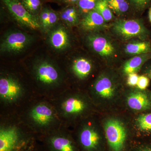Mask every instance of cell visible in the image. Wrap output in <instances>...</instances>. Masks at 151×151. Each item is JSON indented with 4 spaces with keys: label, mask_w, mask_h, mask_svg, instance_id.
I'll return each mask as SVG.
<instances>
[{
    "label": "cell",
    "mask_w": 151,
    "mask_h": 151,
    "mask_svg": "<svg viewBox=\"0 0 151 151\" xmlns=\"http://www.w3.org/2000/svg\"><path fill=\"white\" fill-rule=\"evenodd\" d=\"M112 30L120 39L123 41L137 38L140 40H149L150 31L142 22L138 19H119L113 23Z\"/></svg>",
    "instance_id": "6da1fadb"
},
{
    "label": "cell",
    "mask_w": 151,
    "mask_h": 151,
    "mask_svg": "<svg viewBox=\"0 0 151 151\" xmlns=\"http://www.w3.org/2000/svg\"><path fill=\"white\" fill-rule=\"evenodd\" d=\"M29 137L25 136L15 127L0 129V151H20L31 145Z\"/></svg>",
    "instance_id": "7a4b0ae2"
},
{
    "label": "cell",
    "mask_w": 151,
    "mask_h": 151,
    "mask_svg": "<svg viewBox=\"0 0 151 151\" xmlns=\"http://www.w3.org/2000/svg\"><path fill=\"white\" fill-rule=\"evenodd\" d=\"M15 19L22 25L35 30L40 27V20L27 9L19 0H2Z\"/></svg>",
    "instance_id": "3957f363"
},
{
    "label": "cell",
    "mask_w": 151,
    "mask_h": 151,
    "mask_svg": "<svg viewBox=\"0 0 151 151\" xmlns=\"http://www.w3.org/2000/svg\"><path fill=\"white\" fill-rule=\"evenodd\" d=\"M104 129L106 139L113 151H122L127 138V131L122 122L116 119L105 122Z\"/></svg>",
    "instance_id": "277c9868"
},
{
    "label": "cell",
    "mask_w": 151,
    "mask_h": 151,
    "mask_svg": "<svg viewBox=\"0 0 151 151\" xmlns=\"http://www.w3.org/2000/svg\"><path fill=\"white\" fill-rule=\"evenodd\" d=\"M43 139L47 151H80L73 138L65 132L50 133Z\"/></svg>",
    "instance_id": "5b68a950"
},
{
    "label": "cell",
    "mask_w": 151,
    "mask_h": 151,
    "mask_svg": "<svg viewBox=\"0 0 151 151\" xmlns=\"http://www.w3.org/2000/svg\"><path fill=\"white\" fill-rule=\"evenodd\" d=\"M87 41L92 49L103 58L111 59L116 55V46L106 36L100 34H91L87 36Z\"/></svg>",
    "instance_id": "8992f818"
},
{
    "label": "cell",
    "mask_w": 151,
    "mask_h": 151,
    "mask_svg": "<svg viewBox=\"0 0 151 151\" xmlns=\"http://www.w3.org/2000/svg\"><path fill=\"white\" fill-rule=\"evenodd\" d=\"M101 142L97 130L92 126L86 125L78 132L76 142L81 151H98Z\"/></svg>",
    "instance_id": "52a82bcc"
},
{
    "label": "cell",
    "mask_w": 151,
    "mask_h": 151,
    "mask_svg": "<svg viewBox=\"0 0 151 151\" xmlns=\"http://www.w3.org/2000/svg\"><path fill=\"white\" fill-rule=\"evenodd\" d=\"M23 92L22 85L15 78L10 76H1L0 97L5 103H14L22 97Z\"/></svg>",
    "instance_id": "ba28073f"
},
{
    "label": "cell",
    "mask_w": 151,
    "mask_h": 151,
    "mask_svg": "<svg viewBox=\"0 0 151 151\" xmlns=\"http://www.w3.org/2000/svg\"><path fill=\"white\" fill-rule=\"evenodd\" d=\"M117 84L113 76L107 73L99 76L93 86V92L96 97L104 100H109L115 97Z\"/></svg>",
    "instance_id": "9c48e42d"
},
{
    "label": "cell",
    "mask_w": 151,
    "mask_h": 151,
    "mask_svg": "<svg viewBox=\"0 0 151 151\" xmlns=\"http://www.w3.org/2000/svg\"><path fill=\"white\" fill-rule=\"evenodd\" d=\"M31 41V37L25 33L20 32L10 33L1 43V50L6 52H19L25 49Z\"/></svg>",
    "instance_id": "30bf717a"
},
{
    "label": "cell",
    "mask_w": 151,
    "mask_h": 151,
    "mask_svg": "<svg viewBox=\"0 0 151 151\" xmlns=\"http://www.w3.org/2000/svg\"><path fill=\"white\" fill-rule=\"evenodd\" d=\"M87 108V103L82 97L72 95L68 96L63 100L59 111L62 116L70 119L82 114Z\"/></svg>",
    "instance_id": "8fae6325"
},
{
    "label": "cell",
    "mask_w": 151,
    "mask_h": 151,
    "mask_svg": "<svg viewBox=\"0 0 151 151\" xmlns=\"http://www.w3.org/2000/svg\"><path fill=\"white\" fill-rule=\"evenodd\" d=\"M29 117L37 126L46 127L54 122L55 115L51 106L45 103H40L34 106L31 110Z\"/></svg>",
    "instance_id": "7c38bea8"
},
{
    "label": "cell",
    "mask_w": 151,
    "mask_h": 151,
    "mask_svg": "<svg viewBox=\"0 0 151 151\" xmlns=\"http://www.w3.org/2000/svg\"><path fill=\"white\" fill-rule=\"evenodd\" d=\"M35 73L39 82L45 86H53L59 82L60 76L56 68L46 61L40 63L36 65Z\"/></svg>",
    "instance_id": "4fadbf2b"
},
{
    "label": "cell",
    "mask_w": 151,
    "mask_h": 151,
    "mask_svg": "<svg viewBox=\"0 0 151 151\" xmlns=\"http://www.w3.org/2000/svg\"><path fill=\"white\" fill-rule=\"evenodd\" d=\"M81 26L83 29L89 32L97 31L107 27L103 17L94 10L86 14L81 21Z\"/></svg>",
    "instance_id": "5bb4252c"
},
{
    "label": "cell",
    "mask_w": 151,
    "mask_h": 151,
    "mask_svg": "<svg viewBox=\"0 0 151 151\" xmlns=\"http://www.w3.org/2000/svg\"><path fill=\"white\" fill-rule=\"evenodd\" d=\"M127 102L129 107L135 111H144L151 108V100L147 94L142 91L131 92L127 97Z\"/></svg>",
    "instance_id": "9a60e30c"
},
{
    "label": "cell",
    "mask_w": 151,
    "mask_h": 151,
    "mask_svg": "<svg viewBox=\"0 0 151 151\" xmlns=\"http://www.w3.org/2000/svg\"><path fill=\"white\" fill-rule=\"evenodd\" d=\"M151 60V52L136 55L127 60L123 66V71L125 74L136 73L143 65Z\"/></svg>",
    "instance_id": "2e32d148"
},
{
    "label": "cell",
    "mask_w": 151,
    "mask_h": 151,
    "mask_svg": "<svg viewBox=\"0 0 151 151\" xmlns=\"http://www.w3.org/2000/svg\"><path fill=\"white\" fill-rule=\"evenodd\" d=\"M50 42L55 49L60 50L66 48L69 44V39L66 30L62 27L55 29L50 35Z\"/></svg>",
    "instance_id": "e0dca14e"
},
{
    "label": "cell",
    "mask_w": 151,
    "mask_h": 151,
    "mask_svg": "<svg viewBox=\"0 0 151 151\" xmlns=\"http://www.w3.org/2000/svg\"><path fill=\"white\" fill-rule=\"evenodd\" d=\"M124 52L129 55H137L151 52L150 41L139 40L131 41L125 45Z\"/></svg>",
    "instance_id": "ac0fdd59"
},
{
    "label": "cell",
    "mask_w": 151,
    "mask_h": 151,
    "mask_svg": "<svg viewBox=\"0 0 151 151\" xmlns=\"http://www.w3.org/2000/svg\"><path fill=\"white\" fill-rule=\"evenodd\" d=\"M92 68L91 62L84 58H80L75 60L72 67L74 74L81 79L86 78L89 75Z\"/></svg>",
    "instance_id": "d6986e66"
},
{
    "label": "cell",
    "mask_w": 151,
    "mask_h": 151,
    "mask_svg": "<svg viewBox=\"0 0 151 151\" xmlns=\"http://www.w3.org/2000/svg\"><path fill=\"white\" fill-rule=\"evenodd\" d=\"M108 7L113 13L122 16L129 9V3L127 0H107Z\"/></svg>",
    "instance_id": "ffe728a7"
},
{
    "label": "cell",
    "mask_w": 151,
    "mask_h": 151,
    "mask_svg": "<svg viewBox=\"0 0 151 151\" xmlns=\"http://www.w3.org/2000/svg\"><path fill=\"white\" fill-rule=\"evenodd\" d=\"M61 19L68 25L73 26L78 23V14L75 7L66 8L60 14Z\"/></svg>",
    "instance_id": "44dd1931"
},
{
    "label": "cell",
    "mask_w": 151,
    "mask_h": 151,
    "mask_svg": "<svg viewBox=\"0 0 151 151\" xmlns=\"http://www.w3.org/2000/svg\"><path fill=\"white\" fill-rule=\"evenodd\" d=\"M94 10L100 14L106 22L111 21L114 18V15L108 7L107 0H98Z\"/></svg>",
    "instance_id": "7402d4cb"
},
{
    "label": "cell",
    "mask_w": 151,
    "mask_h": 151,
    "mask_svg": "<svg viewBox=\"0 0 151 151\" xmlns=\"http://www.w3.org/2000/svg\"><path fill=\"white\" fill-rule=\"evenodd\" d=\"M137 123L142 131L151 132V113L141 115L138 117Z\"/></svg>",
    "instance_id": "603a6c76"
},
{
    "label": "cell",
    "mask_w": 151,
    "mask_h": 151,
    "mask_svg": "<svg viewBox=\"0 0 151 151\" xmlns=\"http://www.w3.org/2000/svg\"><path fill=\"white\" fill-rule=\"evenodd\" d=\"M98 0H80L78 3L81 13L87 14L95 8Z\"/></svg>",
    "instance_id": "cb8c5ba5"
},
{
    "label": "cell",
    "mask_w": 151,
    "mask_h": 151,
    "mask_svg": "<svg viewBox=\"0 0 151 151\" xmlns=\"http://www.w3.org/2000/svg\"><path fill=\"white\" fill-rule=\"evenodd\" d=\"M25 7L31 13L34 15L41 7L40 0H21Z\"/></svg>",
    "instance_id": "d4e9b609"
},
{
    "label": "cell",
    "mask_w": 151,
    "mask_h": 151,
    "mask_svg": "<svg viewBox=\"0 0 151 151\" xmlns=\"http://www.w3.org/2000/svg\"><path fill=\"white\" fill-rule=\"evenodd\" d=\"M130 3L138 11L144 10L150 4L151 0H129Z\"/></svg>",
    "instance_id": "484cf974"
},
{
    "label": "cell",
    "mask_w": 151,
    "mask_h": 151,
    "mask_svg": "<svg viewBox=\"0 0 151 151\" xmlns=\"http://www.w3.org/2000/svg\"><path fill=\"white\" fill-rule=\"evenodd\" d=\"M58 21V17L54 11L49 9V17L45 31L48 30L53 27Z\"/></svg>",
    "instance_id": "4316f807"
},
{
    "label": "cell",
    "mask_w": 151,
    "mask_h": 151,
    "mask_svg": "<svg viewBox=\"0 0 151 151\" xmlns=\"http://www.w3.org/2000/svg\"><path fill=\"white\" fill-rule=\"evenodd\" d=\"M150 78L145 75L139 76L137 86L139 89L143 90L145 89L150 84Z\"/></svg>",
    "instance_id": "83f0119b"
},
{
    "label": "cell",
    "mask_w": 151,
    "mask_h": 151,
    "mask_svg": "<svg viewBox=\"0 0 151 151\" xmlns=\"http://www.w3.org/2000/svg\"><path fill=\"white\" fill-rule=\"evenodd\" d=\"M49 9L44 8L42 11L40 16V22L41 26L42 27L43 29L45 30L46 29L47 24L49 17Z\"/></svg>",
    "instance_id": "f1b7e54d"
},
{
    "label": "cell",
    "mask_w": 151,
    "mask_h": 151,
    "mask_svg": "<svg viewBox=\"0 0 151 151\" xmlns=\"http://www.w3.org/2000/svg\"><path fill=\"white\" fill-rule=\"evenodd\" d=\"M139 76L136 73H131L128 75L127 84L129 86H134L137 85Z\"/></svg>",
    "instance_id": "f546056e"
},
{
    "label": "cell",
    "mask_w": 151,
    "mask_h": 151,
    "mask_svg": "<svg viewBox=\"0 0 151 151\" xmlns=\"http://www.w3.org/2000/svg\"><path fill=\"white\" fill-rule=\"evenodd\" d=\"M144 73L151 80V63H149L146 65L144 70Z\"/></svg>",
    "instance_id": "4dcf8cb0"
},
{
    "label": "cell",
    "mask_w": 151,
    "mask_h": 151,
    "mask_svg": "<svg viewBox=\"0 0 151 151\" xmlns=\"http://www.w3.org/2000/svg\"><path fill=\"white\" fill-rule=\"evenodd\" d=\"M32 145L31 144V145L29 146L28 147L25 148L23 150H22L20 151H37L34 149Z\"/></svg>",
    "instance_id": "1f68e13d"
},
{
    "label": "cell",
    "mask_w": 151,
    "mask_h": 151,
    "mask_svg": "<svg viewBox=\"0 0 151 151\" xmlns=\"http://www.w3.org/2000/svg\"><path fill=\"white\" fill-rule=\"evenodd\" d=\"M80 0H65V2L68 4H73L78 3Z\"/></svg>",
    "instance_id": "d6a6232c"
},
{
    "label": "cell",
    "mask_w": 151,
    "mask_h": 151,
    "mask_svg": "<svg viewBox=\"0 0 151 151\" xmlns=\"http://www.w3.org/2000/svg\"><path fill=\"white\" fill-rule=\"evenodd\" d=\"M148 17L149 21H150V22L151 23V6L150 9H149Z\"/></svg>",
    "instance_id": "836d02e7"
},
{
    "label": "cell",
    "mask_w": 151,
    "mask_h": 151,
    "mask_svg": "<svg viewBox=\"0 0 151 151\" xmlns=\"http://www.w3.org/2000/svg\"><path fill=\"white\" fill-rule=\"evenodd\" d=\"M139 151H151V148H145Z\"/></svg>",
    "instance_id": "e575fe53"
}]
</instances>
